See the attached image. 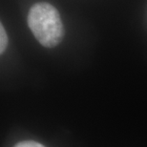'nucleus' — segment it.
I'll use <instances>...</instances> for the list:
<instances>
[{"instance_id": "obj_1", "label": "nucleus", "mask_w": 147, "mask_h": 147, "mask_svg": "<svg viewBox=\"0 0 147 147\" xmlns=\"http://www.w3.org/2000/svg\"><path fill=\"white\" fill-rule=\"evenodd\" d=\"M28 26L41 45L54 48L63 39L64 27L58 11L47 2L32 6L27 17Z\"/></svg>"}, {"instance_id": "obj_2", "label": "nucleus", "mask_w": 147, "mask_h": 147, "mask_svg": "<svg viewBox=\"0 0 147 147\" xmlns=\"http://www.w3.org/2000/svg\"><path fill=\"white\" fill-rule=\"evenodd\" d=\"M8 45V36L3 24H0V53L3 54Z\"/></svg>"}, {"instance_id": "obj_3", "label": "nucleus", "mask_w": 147, "mask_h": 147, "mask_svg": "<svg viewBox=\"0 0 147 147\" xmlns=\"http://www.w3.org/2000/svg\"><path fill=\"white\" fill-rule=\"evenodd\" d=\"M14 147H45L42 144L38 143L34 140H25V142H21L14 146Z\"/></svg>"}]
</instances>
